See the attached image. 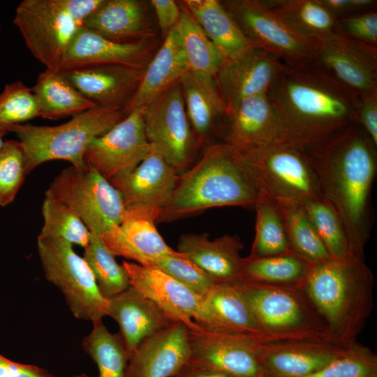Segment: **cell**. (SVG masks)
Instances as JSON below:
<instances>
[{
  "label": "cell",
  "instance_id": "4fadbf2b",
  "mask_svg": "<svg viewBox=\"0 0 377 377\" xmlns=\"http://www.w3.org/2000/svg\"><path fill=\"white\" fill-rule=\"evenodd\" d=\"M145 108L133 110L105 133L91 140L84 163L109 182L131 172L154 149L145 132Z\"/></svg>",
  "mask_w": 377,
  "mask_h": 377
},
{
  "label": "cell",
  "instance_id": "d6a6232c",
  "mask_svg": "<svg viewBox=\"0 0 377 377\" xmlns=\"http://www.w3.org/2000/svg\"><path fill=\"white\" fill-rule=\"evenodd\" d=\"M298 34L316 44L337 31V18L318 0H265Z\"/></svg>",
  "mask_w": 377,
  "mask_h": 377
},
{
  "label": "cell",
  "instance_id": "d4e9b609",
  "mask_svg": "<svg viewBox=\"0 0 377 377\" xmlns=\"http://www.w3.org/2000/svg\"><path fill=\"white\" fill-rule=\"evenodd\" d=\"M244 244L237 235H225L210 240L209 234L182 235L177 250L219 282L242 279Z\"/></svg>",
  "mask_w": 377,
  "mask_h": 377
},
{
  "label": "cell",
  "instance_id": "f5cc1de1",
  "mask_svg": "<svg viewBox=\"0 0 377 377\" xmlns=\"http://www.w3.org/2000/svg\"><path fill=\"white\" fill-rule=\"evenodd\" d=\"M6 134L1 132L0 131V150L1 149V148L3 147V145H4V142L5 141L3 140V137Z\"/></svg>",
  "mask_w": 377,
  "mask_h": 377
},
{
  "label": "cell",
  "instance_id": "f546056e",
  "mask_svg": "<svg viewBox=\"0 0 377 377\" xmlns=\"http://www.w3.org/2000/svg\"><path fill=\"white\" fill-rule=\"evenodd\" d=\"M185 8L223 59L235 57L256 45L216 0H186Z\"/></svg>",
  "mask_w": 377,
  "mask_h": 377
},
{
  "label": "cell",
  "instance_id": "681fc988",
  "mask_svg": "<svg viewBox=\"0 0 377 377\" xmlns=\"http://www.w3.org/2000/svg\"><path fill=\"white\" fill-rule=\"evenodd\" d=\"M337 19L350 15L370 10L374 0H318Z\"/></svg>",
  "mask_w": 377,
  "mask_h": 377
},
{
  "label": "cell",
  "instance_id": "f1b7e54d",
  "mask_svg": "<svg viewBox=\"0 0 377 377\" xmlns=\"http://www.w3.org/2000/svg\"><path fill=\"white\" fill-rule=\"evenodd\" d=\"M210 328L249 335L260 342L266 338L236 282H222L203 297Z\"/></svg>",
  "mask_w": 377,
  "mask_h": 377
},
{
  "label": "cell",
  "instance_id": "277c9868",
  "mask_svg": "<svg viewBox=\"0 0 377 377\" xmlns=\"http://www.w3.org/2000/svg\"><path fill=\"white\" fill-rule=\"evenodd\" d=\"M257 195V188L232 147L225 142L211 145L199 161L179 175L156 223L195 216L218 207L254 209Z\"/></svg>",
  "mask_w": 377,
  "mask_h": 377
},
{
  "label": "cell",
  "instance_id": "2e32d148",
  "mask_svg": "<svg viewBox=\"0 0 377 377\" xmlns=\"http://www.w3.org/2000/svg\"><path fill=\"white\" fill-rule=\"evenodd\" d=\"M224 142L232 146H306L269 101L267 94L241 101L226 117Z\"/></svg>",
  "mask_w": 377,
  "mask_h": 377
},
{
  "label": "cell",
  "instance_id": "7c38bea8",
  "mask_svg": "<svg viewBox=\"0 0 377 377\" xmlns=\"http://www.w3.org/2000/svg\"><path fill=\"white\" fill-rule=\"evenodd\" d=\"M144 126L149 142L179 175L191 166L200 144L186 115L180 81L146 106Z\"/></svg>",
  "mask_w": 377,
  "mask_h": 377
},
{
  "label": "cell",
  "instance_id": "cb8c5ba5",
  "mask_svg": "<svg viewBox=\"0 0 377 377\" xmlns=\"http://www.w3.org/2000/svg\"><path fill=\"white\" fill-rule=\"evenodd\" d=\"M108 316L118 323L128 357L145 339L176 322L131 286L108 300Z\"/></svg>",
  "mask_w": 377,
  "mask_h": 377
},
{
  "label": "cell",
  "instance_id": "3957f363",
  "mask_svg": "<svg viewBox=\"0 0 377 377\" xmlns=\"http://www.w3.org/2000/svg\"><path fill=\"white\" fill-rule=\"evenodd\" d=\"M374 282L364 257L330 258L310 267L301 286L324 325L326 341L344 348L357 343L372 310Z\"/></svg>",
  "mask_w": 377,
  "mask_h": 377
},
{
  "label": "cell",
  "instance_id": "d6986e66",
  "mask_svg": "<svg viewBox=\"0 0 377 377\" xmlns=\"http://www.w3.org/2000/svg\"><path fill=\"white\" fill-rule=\"evenodd\" d=\"M286 65L273 54L254 45L223 61L216 82L227 113L241 101L267 94Z\"/></svg>",
  "mask_w": 377,
  "mask_h": 377
},
{
  "label": "cell",
  "instance_id": "e575fe53",
  "mask_svg": "<svg viewBox=\"0 0 377 377\" xmlns=\"http://www.w3.org/2000/svg\"><path fill=\"white\" fill-rule=\"evenodd\" d=\"M256 232L249 258H261L293 252L283 219L273 198L258 191L254 205Z\"/></svg>",
  "mask_w": 377,
  "mask_h": 377
},
{
  "label": "cell",
  "instance_id": "4316f807",
  "mask_svg": "<svg viewBox=\"0 0 377 377\" xmlns=\"http://www.w3.org/2000/svg\"><path fill=\"white\" fill-rule=\"evenodd\" d=\"M188 72L186 59L175 28L147 65L138 87L124 110L146 107L160 94L180 81Z\"/></svg>",
  "mask_w": 377,
  "mask_h": 377
},
{
  "label": "cell",
  "instance_id": "8fae6325",
  "mask_svg": "<svg viewBox=\"0 0 377 377\" xmlns=\"http://www.w3.org/2000/svg\"><path fill=\"white\" fill-rule=\"evenodd\" d=\"M222 4L249 40L285 65L300 68L313 64L316 45L288 26L265 0L226 1Z\"/></svg>",
  "mask_w": 377,
  "mask_h": 377
},
{
  "label": "cell",
  "instance_id": "c3c4849f",
  "mask_svg": "<svg viewBox=\"0 0 377 377\" xmlns=\"http://www.w3.org/2000/svg\"><path fill=\"white\" fill-rule=\"evenodd\" d=\"M157 21L164 37L177 24L182 10L173 0H151Z\"/></svg>",
  "mask_w": 377,
  "mask_h": 377
},
{
  "label": "cell",
  "instance_id": "8992f818",
  "mask_svg": "<svg viewBox=\"0 0 377 377\" xmlns=\"http://www.w3.org/2000/svg\"><path fill=\"white\" fill-rule=\"evenodd\" d=\"M103 0H24L13 23L45 69L60 71L66 50L86 18Z\"/></svg>",
  "mask_w": 377,
  "mask_h": 377
},
{
  "label": "cell",
  "instance_id": "7bdbcfd3",
  "mask_svg": "<svg viewBox=\"0 0 377 377\" xmlns=\"http://www.w3.org/2000/svg\"><path fill=\"white\" fill-rule=\"evenodd\" d=\"M147 266L158 268L202 297L220 283L177 250L153 260Z\"/></svg>",
  "mask_w": 377,
  "mask_h": 377
},
{
  "label": "cell",
  "instance_id": "ffe728a7",
  "mask_svg": "<svg viewBox=\"0 0 377 377\" xmlns=\"http://www.w3.org/2000/svg\"><path fill=\"white\" fill-rule=\"evenodd\" d=\"M191 355L189 329L175 322L138 346L128 357L124 377H177Z\"/></svg>",
  "mask_w": 377,
  "mask_h": 377
},
{
  "label": "cell",
  "instance_id": "f6af8a7d",
  "mask_svg": "<svg viewBox=\"0 0 377 377\" xmlns=\"http://www.w3.org/2000/svg\"><path fill=\"white\" fill-rule=\"evenodd\" d=\"M27 175L20 142L5 141L0 150V206H6L14 200Z\"/></svg>",
  "mask_w": 377,
  "mask_h": 377
},
{
  "label": "cell",
  "instance_id": "5bb4252c",
  "mask_svg": "<svg viewBox=\"0 0 377 377\" xmlns=\"http://www.w3.org/2000/svg\"><path fill=\"white\" fill-rule=\"evenodd\" d=\"M189 333V364L223 371L235 377H266L258 355L260 341L253 337L200 324Z\"/></svg>",
  "mask_w": 377,
  "mask_h": 377
},
{
  "label": "cell",
  "instance_id": "7a4b0ae2",
  "mask_svg": "<svg viewBox=\"0 0 377 377\" xmlns=\"http://www.w3.org/2000/svg\"><path fill=\"white\" fill-rule=\"evenodd\" d=\"M267 95L306 146L357 124L360 95L314 64L286 66Z\"/></svg>",
  "mask_w": 377,
  "mask_h": 377
},
{
  "label": "cell",
  "instance_id": "9c48e42d",
  "mask_svg": "<svg viewBox=\"0 0 377 377\" xmlns=\"http://www.w3.org/2000/svg\"><path fill=\"white\" fill-rule=\"evenodd\" d=\"M45 197L68 206L91 232L100 235L120 223L126 207L120 192L86 164L64 169L51 182Z\"/></svg>",
  "mask_w": 377,
  "mask_h": 377
},
{
  "label": "cell",
  "instance_id": "484cf974",
  "mask_svg": "<svg viewBox=\"0 0 377 377\" xmlns=\"http://www.w3.org/2000/svg\"><path fill=\"white\" fill-rule=\"evenodd\" d=\"M179 173L154 149L128 175L110 182L125 206L146 204L161 207L175 189Z\"/></svg>",
  "mask_w": 377,
  "mask_h": 377
},
{
  "label": "cell",
  "instance_id": "83f0119b",
  "mask_svg": "<svg viewBox=\"0 0 377 377\" xmlns=\"http://www.w3.org/2000/svg\"><path fill=\"white\" fill-rule=\"evenodd\" d=\"M84 27L120 43H134L149 38L145 3L138 0H103L85 20Z\"/></svg>",
  "mask_w": 377,
  "mask_h": 377
},
{
  "label": "cell",
  "instance_id": "74e56055",
  "mask_svg": "<svg viewBox=\"0 0 377 377\" xmlns=\"http://www.w3.org/2000/svg\"><path fill=\"white\" fill-rule=\"evenodd\" d=\"M82 346L97 366V377H124L128 355L119 335L112 334L102 320L93 322Z\"/></svg>",
  "mask_w": 377,
  "mask_h": 377
},
{
  "label": "cell",
  "instance_id": "bcb514c9",
  "mask_svg": "<svg viewBox=\"0 0 377 377\" xmlns=\"http://www.w3.org/2000/svg\"><path fill=\"white\" fill-rule=\"evenodd\" d=\"M337 30L351 39L377 47V13L373 10L337 19Z\"/></svg>",
  "mask_w": 377,
  "mask_h": 377
},
{
  "label": "cell",
  "instance_id": "ac0fdd59",
  "mask_svg": "<svg viewBox=\"0 0 377 377\" xmlns=\"http://www.w3.org/2000/svg\"><path fill=\"white\" fill-rule=\"evenodd\" d=\"M160 212V207L151 205L126 206L120 223L101 235L103 242L114 257H124L144 266L175 253L176 250L166 244L156 228Z\"/></svg>",
  "mask_w": 377,
  "mask_h": 377
},
{
  "label": "cell",
  "instance_id": "8d00e7d4",
  "mask_svg": "<svg viewBox=\"0 0 377 377\" xmlns=\"http://www.w3.org/2000/svg\"><path fill=\"white\" fill-rule=\"evenodd\" d=\"M311 265L295 253L243 258L242 279L279 285H302Z\"/></svg>",
  "mask_w": 377,
  "mask_h": 377
},
{
  "label": "cell",
  "instance_id": "9a60e30c",
  "mask_svg": "<svg viewBox=\"0 0 377 377\" xmlns=\"http://www.w3.org/2000/svg\"><path fill=\"white\" fill-rule=\"evenodd\" d=\"M313 64L359 95L377 89V47L337 30L316 44Z\"/></svg>",
  "mask_w": 377,
  "mask_h": 377
},
{
  "label": "cell",
  "instance_id": "ba28073f",
  "mask_svg": "<svg viewBox=\"0 0 377 377\" xmlns=\"http://www.w3.org/2000/svg\"><path fill=\"white\" fill-rule=\"evenodd\" d=\"M234 152L257 188L300 202L321 198L318 177L305 146L242 145Z\"/></svg>",
  "mask_w": 377,
  "mask_h": 377
},
{
  "label": "cell",
  "instance_id": "e0dca14e",
  "mask_svg": "<svg viewBox=\"0 0 377 377\" xmlns=\"http://www.w3.org/2000/svg\"><path fill=\"white\" fill-rule=\"evenodd\" d=\"M130 286L154 302L176 322L189 330L207 325L203 297L158 268L124 261Z\"/></svg>",
  "mask_w": 377,
  "mask_h": 377
},
{
  "label": "cell",
  "instance_id": "f907efd6",
  "mask_svg": "<svg viewBox=\"0 0 377 377\" xmlns=\"http://www.w3.org/2000/svg\"><path fill=\"white\" fill-rule=\"evenodd\" d=\"M0 377H54L47 370L33 364L9 360L0 355Z\"/></svg>",
  "mask_w": 377,
  "mask_h": 377
},
{
  "label": "cell",
  "instance_id": "ee69618b",
  "mask_svg": "<svg viewBox=\"0 0 377 377\" xmlns=\"http://www.w3.org/2000/svg\"><path fill=\"white\" fill-rule=\"evenodd\" d=\"M303 377H377V355L355 343L323 369Z\"/></svg>",
  "mask_w": 377,
  "mask_h": 377
},
{
  "label": "cell",
  "instance_id": "1f68e13d",
  "mask_svg": "<svg viewBox=\"0 0 377 377\" xmlns=\"http://www.w3.org/2000/svg\"><path fill=\"white\" fill-rule=\"evenodd\" d=\"M39 107V117L57 120L74 117L97 105L84 96L64 72L45 69L31 88Z\"/></svg>",
  "mask_w": 377,
  "mask_h": 377
},
{
  "label": "cell",
  "instance_id": "7dc6e473",
  "mask_svg": "<svg viewBox=\"0 0 377 377\" xmlns=\"http://www.w3.org/2000/svg\"><path fill=\"white\" fill-rule=\"evenodd\" d=\"M357 124L377 147V89L360 95Z\"/></svg>",
  "mask_w": 377,
  "mask_h": 377
},
{
  "label": "cell",
  "instance_id": "60d3db41",
  "mask_svg": "<svg viewBox=\"0 0 377 377\" xmlns=\"http://www.w3.org/2000/svg\"><path fill=\"white\" fill-rule=\"evenodd\" d=\"M42 214L43 225L38 237L61 238L84 249L88 246L91 232L68 206L45 197Z\"/></svg>",
  "mask_w": 377,
  "mask_h": 377
},
{
  "label": "cell",
  "instance_id": "52a82bcc",
  "mask_svg": "<svg viewBox=\"0 0 377 377\" xmlns=\"http://www.w3.org/2000/svg\"><path fill=\"white\" fill-rule=\"evenodd\" d=\"M267 341H326L324 325L301 285L235 281Z\"/></svg>",
  "mask_w": 377,
  "mask_h": 377
},
{
  "label": "cell",
  "instance_id": "603a6c76",
  "mask_svg": "<svg viewBox=\"0 0 377 377\" xmlns=\"http://www.w3.org/2000/svg\"><path fill=\"white\" fill-rule=\"evenodd\" d=\"M152 48L149 39L134 43L116 42L83 26L73 38L60 71L103 64L146 68Z\"/></svg>",
  "mask_w": 377,
  "mask_h": 377
},
{
  "label": "cell",
  "instance_id": "30bf717a",
  "mask_svg": "<svg viewBox=\"0 0 377 377\" xmlns=\"http://www.w3.org/2000/svg\"><path fill=\"white\" fill-rule=\"evenodd\" d=\"M39 258L47 281L62 293L73 316L92 323L108 316V300L101 294L83 257L57 237L37 238Z\"/></svg>",
  "mask_w": 377,
  "mask_h": 377
},
{
  "label": "cell",
  "instance_id": "db71d44e",
  "mask_svg": "<svg viewBox=\"0 0 377 377\" xmlns=\"http://www.w3.org/2000/svg\"><path fill=\"white\" fill-rule=\"evenodd\" d=\"M73 377H89V376L85 373H81V374L75 375Z\"/></svg>",
  "mask_w": 377,
  "mask_h": 377
},
{
  "label": "cell",
  "instance_id": "ab89813d",
  "mask_svg": "<svg viewBox=\"0 0 377 377\" xmlns=\"http://www.w3.org/2000/svg\"><path fill=\"white\" fill-rule=\"evenodd\" d=\"M309 215L320 239L333 259L355 257L342 222L334 207L323 198L300 202Z\"/></svg>",
  "mask_w": 377,
  "mask_h": 377
},
{
  "label": "cell",
  "instance_id": "b9f144b4",
  "mask_svg": "<svg viewBox=\"0 0 377 377\" xmlns=\"http://www.w3.org/2000/svg\"><path fill=\"white\" fill-rule=\"evenodd\" d=\"M39 117L32 89L21 80L6 84L0 94V131L6 134L15 125Z\"/></svg>",
  "mask_w": 377,
  "mask_h": 377
},
{
  "label": "cell",
  "instance_id": "836d02e7",
  "mask_svg": "<svg viewBox=\"0 0 377 377\" xmlns=\"http://www.w3.org/2000/svg\"><path fill=\"white\" fill-rule=\"evenodd\" d=\"M273 199L283 219L292 251L311 265L332 258L302 205L286 198Z\"/></svg>",
  "mask_w": 377,
  "mask_h": 377
},
{
  "label": "cell",
  "instance_id": "7402d4cb",
  "mask_svg": "<svg viewBox=\"0 0 377 377\" xmlns=\"http://www.w3.org/2000/svg\"><path fill=\"white\" fill-rule=\"evenodd\" d=\"M145 69L119 64H103L62 72L78 91L97 105L124 110L135 94Z\"/></svg>",
  "mask_w": 377,
  "mask_h": 377
},
{
  "label": "cell",
  "instance_id": "f35d334b",
  "mask_svg": "<svg viewBox=\"0 0 377 377\" xmlns=\"http://www.w3.org/2000/svg\"><path fill=\"white\" fill-rule=\"evenodd\" d=\"M83 258L93 273L101 294L106 300L115 297L130 287L126 270L122 265L117 263L100 235L91 232Z\"/></svg>",
  "mask_w": 377,
  "mask_h": 377
},
{
  "label": "cell",
  "instance_id": "44dd1931",
  "mask_svg": "<svg viewBox=\"0 0 377 377\" xmlns=\"http://www.w3.org/2000/svg\"><path fill=\"white\" fill-rule=\"evenodd\" d=\"M344 348L325 340L259 342L258 355L266 377H303L342 355Z\"/></svg>",
  "mask_w": 377,
  "mask_h": 377
},
{
  "label": "cell",
  "instance_id": "5b68a950",
  "mask_svg": "<svg viewBox=\"0 0 377 377\" xmlns=\"http://www.w3.org/2000/svg\"><path fill=\"white\" fill-rule=\"evenodd\" d=\"M126 115L120 108L96 105L59 125L18 124L10 132L16 134L23 149L28 175L40 164L54 160L84 166V155L91 140L105 133Z\"/></svg>",
  "mask_w": 377,
  "mask_h": 377
},
{
  "label": "cell",
  "instance_id": "6da1fadb",
  "mask_svg": "<svg viewBox=\"0 0 377 377\" xmlns=\"http://www.w3.org/2000/svg\"><path fill=\"white\" fill-rule=\"evenodd\" d=\"M376 146L355 124L305 147L322 198L338 214L350 250L364 257L372 224L371 193L377 172Z\"/></svg>",
  "mask_w": 377,
  "mask_h": 377
},
{
  "label": "cell",
  "instance_id": "4dcf8cb0",
  "mask_svg": "<svg viewBox=\"0 0 377 377\" xmlns=\"http://www.w3.org/2000/svg\"><path fill=\"white\" fill-rule=\"evenodd\" d=\"M175 29L186 59L188 73L207 92L220 96L216 82V74L223 61L220 52L186 8L182 10Z\"/></svg>",
  "mask_w": 377,
  "mask_h": 377
},
{
  "label": "cell",
  "instance_id": "816d5d0a",
  "mask_svg": "<svg viewBox=\"0 0 377 377\" xmlns=\"http://www.w3.org/2000/svg\"><path fill=\"white\" fill-rule=\"evenodd\" d=\"M177 377H235L223 371L188 364Z\"/></svg>",
  "mask_w": 377,
  "mask_h": 377
},
{
  "label": "cell",
  "instance_id": "d590c367",
  "mask_svg": "<svg viewBox=\"0 0 377 377\" xmlns=\"http://www.w3.org/2000/svg\"><path fill=\"white\" fill-rule=\"evenodd\" d=\"M185 110L194 135L200 144L226 119V110L221 96L205 90L188 72L180 80Z\"/></svg>",
  "mask_w": 377,
  "mask_h": 377
}]
</instances>
